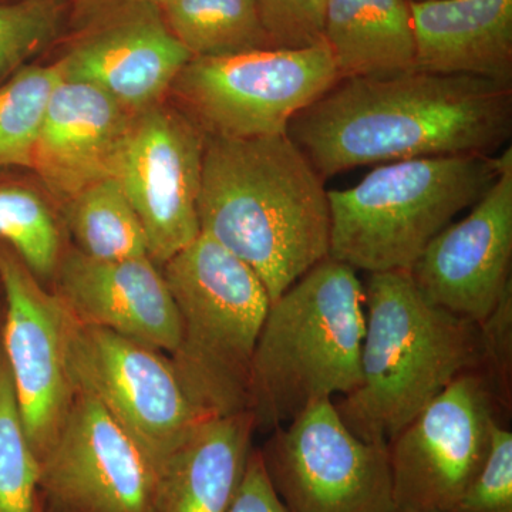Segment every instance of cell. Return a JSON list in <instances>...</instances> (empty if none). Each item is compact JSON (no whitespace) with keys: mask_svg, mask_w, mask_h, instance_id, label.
I'll use <instances>...</instances> for the list:
<instances>
[{"mask_svg":"<svg viewBox=\"0 0 512 512\" xmlns=\"http://www.w3.org/2000/svg\"><path fill=\"white\" fill-rule=\"evenodd\" d=\"M511 133V86L420 70L340 79L288 127L323 180L362 165L491 156Z\"/></svg>","mask_w":512,"mask_h":512,"instance_id":"1","label":"cell"},{"mask_svg":"<svg viewBox=\"0 0 512 512\" xmlns=\"http://www.w3.org/2000/svg\"><path fill=\"white\" fill-rule=\"evenodd\" d=\"M202 234L261 278L271 303L329 256L325 180L286 134L205 138Z\"/></svg>","mask_w":512,"mask_h":512,"instance_id":"2","label":"cell"},{"mask_svg":"<svg viewBox=\"0 0 512 512\" xmlns=\"http://www.w3.org/2000/svg\"><path fill=\"white\" fill-rule=\"evenodd\" d=\"M365 292L362 382L335 406L359 439L387 446L457 376L478 369V325L427 299L409 272L370 274Z\"/></svg>","mask_w":512,"mask_h":512,"instance_id":"3","label":"cell"},{"mask_svg":"<svg viewBox=\"0 0 512 512\" xmlns=\"http://www.w3.org/2000/svg\"><path fill=\"white\" fill-rule=\"evenodd\" d=\"M365 306L355 269L330 256L271 303L249 377L256 430L284 426L311 404L359 387Z\"/></svg>","mask_w":512,"mask_h":512,"instance_id":"4","label":"cell"},{"mask_svg":"<svg viewBox=\"0 0 512 512\" xmlns=\"http://www.w3.org/2000/svg\"><path fill=\"white\" fill-rule=\"evenodd\" d=\"M503 157L464 154L379 165L328 191L329 256L367 274L409 272L453 218L491 187Z\"/></svg>","mask_w":512,"mask_h":512,"instance_id":"5","label":"cell"},{"mask_svg":"<svg viewBox=\"0 0 512 512\" xmlns=\"http://www.w3.org/2000/svg\"><path fill=\"white\" fill-rule=\"evenodd\" d=\"M163 268L181 325L170 359L188 396L207 417L248 412L252 357L271 308L261 278L202 232Z\"/></svg>","mask_w":512,"mask_h":512,"instance_id":"6","label":"cell"},{"mask_svg":"<svg viewBox=\"0 0 512 512\" xmlns=\"http://www.w3.org/2000/svg\"><path fill=\"white\" fill-rule=\"evenodd\" d=\"M339 80L323 42L192 57L170 92L207 136L245 140L288 133L293 117Z\"/></svg>","mask_w":512,"mask_h":512,"instance_id":"7","label":"cell"},{"mask_svg":"<svg viewBox=\"0 0 512 512\" xmlns=\"http://www.w3.org/2000/svg\"><path fill=\"white\" fill-rule=\"evenodd\" d=\"M259 453L288 512H396L387 446L353 434L333 400L276 427Z\"/></svg>","mask_w":512,"mask_h":512,"instance_id":"8","label":"cell"},{"mask_svg":"<svg viewBox=\"0 0 512 512\" xmlns=\"http://www.w3.org/2000/svg\"><path fill=\"white\" fill-rule=\"evenodd\" d=\"M67 356L76 390L109 412L157 473L191 431L210 419L163 352L73 319Z\"/></svg>","mask_w":512,"mask_h":512,"instance_id":"9","label":"cell"},{"mask_svg":"<svg viewBox=\"0 0 512 512\" xmlns=\"http://www.w3.org/2000/svg\"><path fill=\"white\" fill-rule=\"evenodd\" d=\"M497 397L478 370L457 376L387 444L396 511L447 512L490 451Z\"/></svg>","mask_w":512,"mask_h":512,"instance_id":"10","label":"cell"},{"mask_svg":"<svg viewBox=\"0 0 512 512\" xmlns=\"http://www.w3.org/2000/svg\"><path fill=\"white\" fill-rule=\"evenodd\" d=\"M158 473L93 396L76 390L39 458L46 512H153Z\"/></svg>","mask_w":512,"mask_h":512,"instance_id":"11","label":"cell"},{"mask_svg":"<svg viewBox=\"0 0 512 512\" xmlns=\"http://www.w3.org/2000/svg\"><path fill=\"white\" fill-rule=\"evenodd\" d=\"M207 134L187 114L158 103L134 119L116 178L164 265L201 234L198 198Z\"/></svg>","mask_w":512,"mask_h":512,"instance_id":"12","label":"cell"},{"mask_svg":"<svg viewBox=\"0 0 512 512\" xmlns=\"http://www.w3.org/2000/svg\"><path fill=\"white\" fill-rule=\"evenodd\" d=\"M0 282L6 299L2 349L39 460L76 394L67 356L73 318L62 299L47 293L6 245H0Z\"/></svg>","mask_w":512,"mask_h":512,"instance_id":"13","label":"cell"},{"mask_svg":"<svg viewBox=\"0 0 512 512\" xmlns=\"http://www.w3.org/2000/svg\"><path fill=\"white\" fill-rule=\"evenodd\" d=\"M466 218L451 222L427 245L409 274L440 308L480 325L511 285L512 148Z\"/></svg>","mask_w":512,"mask_h":512,"instance_id":"14","label":"cell"},{"mask_svg":"<svg viewBox=\"0 0 512 512\" xmlns=\"http://www.w3.org/2000/svg\"><path fill=\"white\" fill-rule=\"evenodd\" d=\"M56 271L57 296L77 323L173 355L180 343V315L163 272L148 256L100 261L76 249Z\"/></svg>","mask_w":512,"mask_h":512,"instance_id":"15","label":"cell"},{"mask_svg":"<svg viewBox=\"0 0 512 512\" xmlns=\"http://www.w3.org/2000/svg\"><path fill=\"white\" fill-rule=\"evenodd\" d=\"M137 114L92 84L62 79L47 103L32 170L64 202L116 177Z\"/></svg>","mask_w":512,"mask_h":512,"instance_id":"16","label":"cell"},{"mask_svg":"<svg viewBox=\"0 0 512 512\" xmlns=\"http://www.w3.org/2000/svg\"><path fill=\"white\" fill-rule=\"evenodd\" d=\"M191 59L160 10H136L117 16L57 63L63 79L92 84L138 114L161 103Z\"/></svg>","mask_w":512,"mask_h":512,"instance_id":"17","label":"cell"},{"mask_svg":"<svg viewBox=\"0 0 512 512\" xmlns=\"http://www.w3.org/2000/svg\"><path fill=\"white\" fill-rule=\"evenodd\" d=\"M414 70L511 86L512 0H409Z\"/></svg>","mask_w":512,"mask_h":512,"instance_id":"18","label":"cell"},{"mask_svg":"<svg viewBox=\"0 0 512 512\" xmlns=\"http://www.w3.org/2000/svg\"><path fill=\"white\" fill-rule=\"evenodd\" d=\"M255 431L249 412L201 421L158 471L153 512H228Z\"/></svg>","mask_w":512,"mask_h":512,"instance_id":"19","label":"cell"},{"mask_svg":"<svg viewBox=\"0 0 512 512\" xmlns=\"http://www.w3.org/2000/svg\"><path fill=\"white\" fill-rule=\"evenodd\" d=\"M323 42L340 79L414 70L409 0H325Z\"/></svg>","mask_w":512,"mask_h":512,"instance_id":"20","label":"cell"},{"mask_svg":"<svg viewBox=\"0 0 512 512\" xmlns=\"http://www.w3.org/2000/svg\"><path fill=\"white\" fill-rule=\"evenodd\" d=\"M161 18L192 57L271 49L258 0H168Z\"/></svg>","mask_w":512,"mask_h":512,"instance_id":"21","label":"cell"},{"mask_svg":"<svg viewBox=\"0 0 512 512\" xmlns=\"http://www.w3.org/2000/svg\"><path fill=\"white\" fill-rule=\"evenodd\" d=\"M66 221L79 251L90 258L148 256L143 225L116 177L90 185L67 201Z\"/></svg>","mask_w":512,"mask_h":512,"instance_id":"22","label":"cell"},{"mask_svg":"<svg viewBox=\"0 0 512 512\" xmlns=\"http://www.w3.org/2000/svg\"><path fill=\"white\" fill-rule=\"evenodd\" d=\"M63 79L59 63L26 66L0 84V168L32 170L47 103Z\"/></svg>","mask_w":512,"mask_h":512,"instance_id":"23","label":"cell"},{"mask_svg":"<svg viewBox=\"0 0 512 512\" xmlns=\"http://www.w3.org/2000/svg\"><path fill=\"white\" fill-rule=\"evenodd\" d=\"M39 460L30 444L5 353L0 348V512H35Z\"/></svg>","mask_w":512,"mask_h":512,"instance_id":"24","label":"cell"},{"mask_svg":"<svg viewBox=\"0 0 512 512\" xmlns=\"http://www.w3.org/2000/svg\"><path fill=\"white\" fill-rule=\"evenodd\" d=\"M0 239L36 276L55 274L60 262L59 229L35 191L0 185Z\"/></svg>","mask_w":512,"mask_h":512,"instance_id":"25","label":"cell"},{"mask_svg":"<svg viewBox=\"0 0 512 512\" xmlns=\"http://www.w3.org/2000/svg\"><path fill=\"white\" fill-rule=\"evenodd\" d=\"M62 0H20L0 5V84L26 67L60 29Z\"/></svg>","mask_w":512,"mask_h":512,"instance_id":"26","label":"cell"},{"mask_svg":"<svg viewBox=\"0 0 512 512\" xmlns=\"http://www.w3.org/2000/svg\"><path fill=\"white\" fill-rule=\"evenodd\" d=\"M447 512H512V433L495 424L483 468Z\"/></svg>","mask_w":512,"mask_h":512,"instance_id":"27","label":"cell"},{"mask_svg":"<svg viewBox=\"0 0 512 512\" xmlns=\"http://www.w3.org/2000/svg\"><path fill=\"white\" fill-rule=\"evenodd\" d=\"M478 372L493 387L498 404L511 409L512 286L491 315L478 325Z\"/></svg>","mask_w":512,"mask_h":512,"instance_id":"28","label":"cell"},{"mask_svg":"<svg viewBox=\"0 0 512 512\" xmlns=\"http://www.w3.org/2000/svg\"><path fill=\"white\" fill-rule=\"evenodd\" d=\"M272 45L298 49L323 43L325 0H258Z\"/></svg>","mask_w":512,"mask_h":512,"instance_id":"29","label":"cell"},{"mask_svg":"<svg viewBox=\"0 0 512 512\" xmlns=\"http://www.w3.org/2000/svg\"><path fill=\"white\" fill-rule=\"evenodd\" d=\"M228 512H288L266 476L259 448H252L237 495Z\"/></svg>","mask_w":512,"mask_h":512,"instance_id":"30","label":"cell"},{"mask_svg":"<svg viewBox=\"0 0 512 512\" xmlns=\"http://www.w3.org/2000/svg\"><path fill=\"white\" fill-rule=\"evenodd\" d=\"M165 2L168 0H123L124 8H128L126 13L136 12V10H160Z\"/></svg>","mask_w":512,"mask_h":512,"instance_id":"31","label":"cell"},{"mask_svg":"<svg viewBox=\"0 0 512 512\" xmlns=\"http://www.w3.org/2000/svg\"><path fill=\"white\" fill-rule=\"evenodd\" d=\"M35 512H46L45 504H43V501H42V498H40V495H39V500H37Z\"/></svg>","mask_w":512,"mask_h":512,"instance_id":"32","label":"cell"},{"mask_svg":"<svg viewBox=\"0 0 512 512\" xmlns=\"http://www.w3.org/2000/svg\"><path fill=\"white\" fill-rule=\"evenodd\" d=\"M396 512H412V511H396Z\"/></svg>","mask_w":512,"mask_h":512,"instance_id":"33","label":"cell"}]
</instances>
